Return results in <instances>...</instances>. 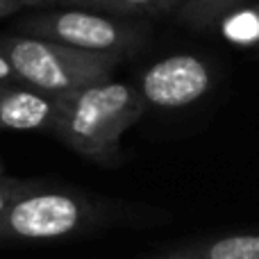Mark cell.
<instances>
[{
	"instance_id": "ba28073f",
	"label": "cell",
	"mask_w": 259,
	"mask_h": 259,
	"mask_svg": "<svg viewBox=\"0 0 259 259\" xmlns=\"http://www.w3.org/2000/svg\"><path fill=\"white\" fill-rule=\"evenodd\" d=\"M219 25L228 41L243 48H259V5L230 9L221 16Z\"/></svg>"
},
{
	"instance_id": "8992f818",
	"label": "cell",
	"mask_w": 259,
	"mask_h": 259,
	"mask_svg": "<svg viewBox=\"0 0 259 259\" xmlns=\"http://www.w3.org/2000/svg\"><path fill=\"white\" fill-rule=\"evenodd\" d=\"M57 98L18 80L0 82V130L46 132L53 127Z\"/></svg>"
},
{
	"instance_id": "277c9868",
	"label": "cell",
	"mask_w": 259,
	"mask_h": 259,
	"mask_svg": "<svg viewBox=\"0 0 259 259\" xmlns=\"http://www.w3.org/2000/svg\"><path fill=\"white\" fill-rule=\"evenodd\" d=\"M18 32H23V36L55 41L87 53L118 55V57L139 46L143 39L141 27L114 18L112 14L87 12V9L34 14L18 21Z\"/></svg>"
},
{
	"instance_id": "2e32d148",
	"label": "cell",
	"mask_w": 259,
	"mask_h": 259,
	"mask_svg": "<svg viewBox=\"0 0 259 259\" xmlns=\"http://www.w3.org/2000/svg\"><path fill=\"white\" fill-rule=\"evenodd\" d=\"M57 3H64V5H80V7H84L87 0H57Z\"/></svg>"
},
{
	"instance_id": "3957f363",
	"label": "cell",
	"mask_w": 259,
	"mask_h": 259,
	"mask_svg": "<svg viewBox=\"0 0 259 259\" xmlns=\"http://www.w3.org/2000/svg\"><path fill=\"white\" fill-rule=\"evenodd\" d=\"M0 53L9 62L18 82L48 96H64L94 82L109 80L112 71L121 62L118 55L87 53L23 34L3 36Z\"/></svg>"
},
{
	"instance_id": "7c38bea8",
	"label": "cell",
	"mask_w": 259,
	"mask_h": 259,
	"mask_svg": "<svg viewBox=\"0 0 259 259\" xmlns=\"http://www.w3.org/2000/svg\"><path fill=\"white\" fill-rule=\"evenodd\" d=\"M3 80H16V75H14L12 66H9V62L5 59V55L0 53V82Z\"/></svg>"
},
{
	"instance_id": "6da1fadb",
	"label": "cell",
	"mask_w": 259,
	"mask_h": 259,
	"mask_svg": "<svg viewBox=\"0 0 259 259\" xmlns=\"http://www.w3.org/2000/svg\"><path fill=\"white\" fill-rule=\"evenodd\" d=\"M139 221L132 205L34 182L0 214V243L66 241Z\"/></svg>"
},
{
	"instance_id": "5bb4252c",
	"label": "cell",
	"mask_w": 259,
	"mask_h": 259,
	"mask_svg": "<svg viewBox=\"0 0 259 259\" xmlns=\"http://www.w3.org/2000/svg\"><path fill=\"white\" fill-rule=\"evenodd\" d=\"M14 3L21 5L23 7H39V5H50V3H57V0H14Z\"/></svg>"
},
{
	"instance_id": "4fadbf2b",
	"label": "cell",
	"mask_w": 259,
	"mask_h": 259,
	"mask_svg": "<svg viewBox=\"0 0 259 259\" xmlns=\"http://www.w3.org/2000/svg\"><path fill=\"white\" fill-rule=\"evenodd\" d=\"M21 9V5L14 3V0H0V18L9 16V14H16Z\"/></svg>"
},
{
	"instance_id": "5b68a950",
	"label": "cell",
	"mask_w": 259,
	"mask_h": 259,
	"mask_svg": "<svg viewBox=\"0 0 259 259\" xmlns=\"http://www.w3.org/2000/svg\"><path fill=\"white\" fill-rule=\"evenodd\" d=\"M134 89L146 107L180 109L193 105L211 89V68L196 55H170L150 64Z\"/></svg>"
},
{
	"instance_id": "7a4b0ae2",
	"label": "cell",
	"mask_w": 259,
	"mask_h": 259,
	"mask_svg": "<svg viewBox=\"0 0 259 259\" xmlns=\"http://www.w3.org/2000/svg\"><path fill=\"white\" fill-rule=\"evenodd\" d=\"M57 98L50 132L71 150L103 166L121 157V139L146 112V103L125 82L100 80Z\"/></svg>"
},
{
	"instance_id": "8fae6325",
	"label": "cell",
	"mask_w": 259,
	"mask_h": 259,
	"mask_svg": "<svg viewBox=\"0 0 259 259\" xmlns=\"http://www.w3.org/2000/svg\"><path fill=\"white\" fill-rule=\"evenodd\" d=\"M32 184H34L32 180L12 178V175H7L3 168H0V214H3V211L7 209L21 193H25Z\"/></svg>"
},
{
	"instance_id": "30bf717a",
	"label": "cell",
	"mask_w": 259,
	"mask_h": 259,
	"mask_svg": "<svg viewBox=\"0 0 259 259\" xmlns=\"http://www.w3.org/2000/svg\"><path fill=\"white\" fill-rule=\"evenodd\" d=\"M182 0H87L84 7L112 16H137V14H164L178 9Z\"/></svg>"
},
{
	"instance_id": "9a60e30c",
	"label": "cell",
	"mask_w": 259,
	"mask_h": 259,
	"mask_svg": "<svg viewBox=\"0 0 259 259\" xmlns=\"http://www.w3.org/2000/svg\"><path fill=\"white\" fill-rule=\"evenodd\" d=\"M152 259H198V257L187 255V252H180V250H170L168 255H164V257H152Z\"/></svg>"
},
{
	"instance_id": "52a82bcc",
	"label": "cell",
	"mask_w": 259,
	"mask_h": 259,
	"mask_svg": "<svg viewBox=\"0 0 259 259\" xmlns=\"http://www.w3.org/2000/svg\"><path fill=\"white\" fill-rule=\"evenodd\" d=\"M198 259H259V232H237L175 248Z\"/></svg>"
},
{
	"instance_id": "9c48e42d",
	"label": "cell",
	"mask_w": 259,
	"mask_h": 259,
	"mask_svg": "<svg viewBox=\"0 0 259 259\" xmlns=\"http://www.w3.org/2000/svg\"><path fill=\"white\" fill-rule=\"evenodd\" d=\"M241 3L243 0H182L178 7V18L193 30H205Z\"/></svg>"
}]
</instances>
